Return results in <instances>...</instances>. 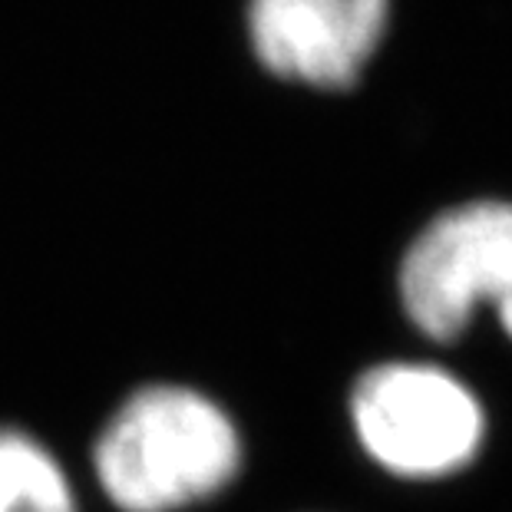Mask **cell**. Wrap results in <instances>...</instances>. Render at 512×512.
I'll return each mask as SVG.
<instances>
[{
  "mask_svg": "<svg viewBox=\"0 0 512 512\" xmlns=\"http://www.w3.org/2000/svg\"><path fill=\"white\" fill-rule=\"evenodd\" d=\"M397 301L433 344L460 341L483 311L512 341V199H470L433 215L400 255Z\"/></svg>",
  "mask_w": 512,
  "mask_h": 512,
  "instance_id": "3957f363",
  "label": "cell"
},
{
  "mask_svg": "<svg viewBox=\"0 0 512 512\" xmlns=\"http://www.w3.org/2000/svg\"><path fill=\"white\" fill-rule=\"evenodd\" d=\"M390 27V0H252L248 40L258 63L288 83L347 90Z\"/></svg>",
  "mask_w": 512,
  "mask_h": 512,
  "instance_id": "277c9868",
  "label": "cell"
},
{
  "mask_svg": "<svg viewBox=\"0 0 512 512\" xmlns=\"http://www.w3.org/2000/svg\"><path fill=\"white\" fill-rule=\"evenodd\" d=\"M0 512H80L60 456L20 427H0Z\"/></svg>",
  "mask_w": 512,
  "mask_h": 512,
  "instance_id": "5b68a950",
  "label": "cell"
},
{
  "mask_svg": "<svg viewBox=\"0 0 512 512\" xmlns=\"http://www.w3.org/2000/svg\"><path fill=\"white\" fill-rule=\"evenodd\" d=\"M245 466L235 417L189 384H146L103 423L93 476L119 512H185L222 496Z\"/></svg>",
  "mask_w": 512,
  "mask_h": 512,
  "instance_id": "6da1fadb",
  "label": "cell"
},
{
  "mask_svg": "<svg viewBox=\"0 0 512 512\" xmlns=\"http://www.w3.org/2000/svg\"><path fill=\"white\" fill-rule=\"evenodd\" d=\"M347 417L367 460L403 483H440L470 470L489 437L479 394L433 361L367 367L351 387Z\"/></svg>",
  "mask_w": 512,
  "mask_h": 512,
  "instance_id": "7a4b0ae2",
  "label": "cell"
}]
</instances>
